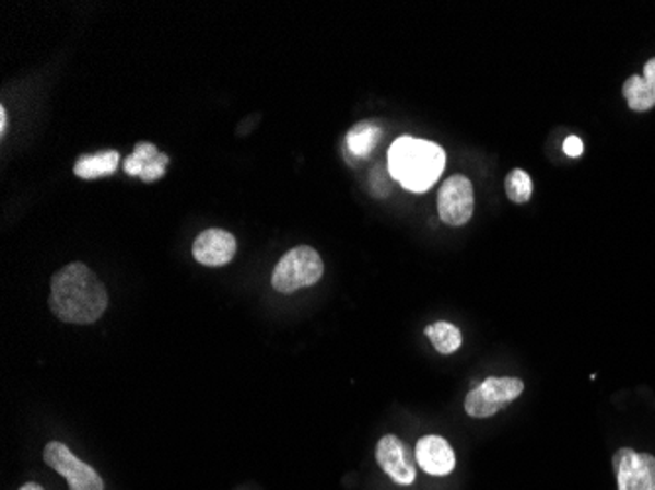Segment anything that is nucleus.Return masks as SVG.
Returning <instances> with one entry per match:
<instances>
[{
  "instance_id": "1",
  "label": "nucleus",
  "mask_w": 655,
  "mask_h": 490,
  "mask_svg": "<svg viewBox=\"0 0 655 490\" xmlns=\"http://www.w3.org/2000/svg\"><path fill=\"white\" fill-rule=\"evenodd\" d=\"M108 293L85 264H69L51 279L49 308L59 320L93 324L105 314Z\"/></svg>"
},
{
  "instance_id": "20",
  "label": "nucleus",
  "mask_w": 655,
  "mask_h": 490,
  "mask_svg": "<svg viewBox=\"0 0 655 490\" xmlns=\"http://www.w3.org/2000/svg\"><path fill=\"white\" fill-rule=\"evenodd\" d=\"M20 490H44L42 489V487H39L38 482H26V485H24V487H22V489Z\"/></svg>"
},
{
  "instance_id": "16",
  "label": "nucleus",
  "mask_w": 655,
  "mask_h": 490,
  "mask_svg": "<svg viewBox=\"0 0 655 490\" xmlns=\"http://www.w3.org/2000/svg\"><path fill=\"white\" fill-rule=\"evenodd\" d=\"M506 197L511 198L516 205H524L533 198V177L523 170H513L504 180Z\"/></svg>"
},
{
  "instance_id": "11",
  "label": "nucleus",
  "mask_w": 655,
  "mask_h": 490,
  "mask_svg": "<svg viewBox=\"0 0 655 490\" xmlns=\"http://www.w3.org/2000/svg\"><path fill=\"white\" fill-rule=\"evenodd\" d=\"M169 165V155L160 153L153 143H136L133 153L124 160V171L132 177H140L143 183L162 179Z\"/></svg>"
},
{
  "instance_id": "2",
  "label": "nucleus",
  "mask_w": 655,
  "mask_h": 490,
  "mask_svg": "<svg viewBox=\"0 0 655 490\" xmlns=\"http://www.w3.org/2000/svg\"><path fill=\"white\" fill-rule=\"evenodd\" d=\"M387 165L393 179L410 192L432 189L446 167V151L437 143L402 136L387 153Z\"/></svg>"
},
{
  "instance_id": "8",
  "label": "nucleus",
  "mask_w": 655,
  "mask_h": 490,
  "mask_svg": "<svg viewBox=\"0 0 655 490\" xmlns=\"http://www.w3.org/2000/svg\"><path fill=\"white\" fill-rule=\"evenodd\" d=\"M383 472L397 485H412L417 479V455H412L409 445L397 435H385L377 443L375 452Z\"/></svg>"
},
{
  "instance_id": "13",
  "label": "nucleus",
  "mask_w": 655,
  "mask_h": 490,
  "mask_svg": "<svg viewBox=\"0 0 655 490\" xmlns=\"http://www.w3.org/2000/svg\"><path fill=\"white\" fill-rule=\"evenodd\" d=\"M381 128L375 122L355 124L352 130L346 136V145L348 151L352 153L353 158H360V160H367L373 150L377 148V143L381 140Z\"/></svg>"
},
{
  "instance_id": "3",
  "label": "nucleus",
  "mask_w": 655,
  "mask_h": 490,
  "mask_svg": "<svg viewBox=\"0 0 655 490\" xmlns=\"http://www.w3.org/2000/svg\"><path fill=\"white\" fill-rule=\"evenodd\" d=\"M324 261L311 245H299L281 257L271 277L277 293L293 294L323 279Z\"/></svg>"
},
{
  "instance_id": "6",
  "label": "nucleus",
  "mask_w": 655,
  "mask_h": 490,
  "mask_svg": "<svg viewBox=\"0 0 655 490\" xmlns=\"http://www.w3.org/2000/svg\"><path fill=\"white\" fill-rule=\"evenodd\" d=\"M476 197L473 185L464 175H454L444 180L437 192V214L447 226H466L473 217Z\"/></svg>"
},
{
  "instance_id": "18",
  "label": "nucleus",
  "mask_w": 655,
  "mask_h": 490,
  "mask_svg": "<svg viewBox=\"0 0 655 490\" xmlns=\"http://www.w3.org/2000/svg\"><path fill=\"white\" fill-rule=\"evenodd\" d=\"M642 77H644L646 81H650L652 85H655V57L647 61L646 67H644V75Z\"/></svg>"
},
{
  "instance_id": "7",
  "label": "nucleus",
  "mask_w": 655,
  "mask_h": 490,
  "mask_svg": "<svg viewBox=\"0 0 655 490\" xmlns=\"http://www.w3.org/2000/svg\"><path fill=\"white\" fill-rule=\"evenodd\" d=\"M618 490H655V457L622 447L612 457Z\"/></svg>"
},
{
  "instance_id": "19",
  "label": "nucleus",
  "mask_w": 655,
  "mask_h": 490,
  "mask_svg": "<svg viewBox=\"0 0 655 490\" xmlns=\"http://www.w3.org/2000/svg\"><path fill=\"white\" fill-rule=\"evenodd\" d=\"M7 124H9V116H7V108L2 106L0 108V136L7 133Z\"/></svg>"
},
{
  "instance_id": "5",
  "label": "nucleus",
  "mask_w": 655,
  "mask_h": 490,
  "mask_svg": "<svg viewBox=\"0 0 655 490\" xmlns=\"http://www.w3.org/2000/svg\"><path fill=\"white\" fill-rule=\"evenodd\" d=\"M44 462L61 477H66L69 490L105 489V482L98 477V472L91 465L75 457L66 443L49 442L44 450Z\"/></svg>"
},
{
  "instance_id": "15",
  "label": "nucleus",
  "mask_w": 655,
  "mask_h": 490,
  "mask_svg": "<svg viewBox=\"0 0 655 490\" xmlns=\"http://www.w3.org/2000/svg\"><path fill=\"white\" fill-rule=\"evenodd\" d=\"M428 340L436 348L437 353L442 355H452L457 349L461 348V331L452 322H434L426 326Z\"/></svg>"
},
{
  "instance_id": "12",
  "label": "nucleus",
  "mask_w": 655,
  "mask_h": 490,
  "mask_svg": "<svg viewBox=\"0 0 655 490\" xmlns=\"http://www.w3.org/2000/svg\"><path fill=\"white\" fill-rule=\"evenodd\" d=\"M120 165V153L116 150L98 151L93 155H81L75 161V173L79 179L93 180L98 177H106V175H113Z\"/></svg>"
},
{
  "instance_id": "17",
  "label": "nucleus",
  "mask_w": 655,
  "mask_h": 490,
  "mask_svg": "<svg viewBox=\"0 0 655 490\" xmlns=\"http://www.w3.org/2000/svg\"><path fill=\"white\" fill-rule=\"evenodd\" d=\"M563 151H565V155H570V158H580L581 153H583V142H581V138H577V136H570V138L563 142Z\"/></svg>"
},
{
  "instance_id": "4",
  "label": "nucleus",
  "mask_w": 655,
  "mask_h": 490,
  "mask_svg": "<svg viewBox=\"0 0 655 490\" xmlns=\"http://www.w3.org/2000/svg\"><path fill=\"white\" fill-rule=\"evenodd\" d=\"M524 383L514 377H489L466 396V412L471 418H491L523 395Z\"/></svg>"
},
{
  "instance_id": "9",
  "label": "nucleus",
  "mask_w": 655,
  "mask_h": 490,
  "mask_svg": "<svg viewBox=\"0 0 655 490\" xmlns=\"http://www.w3.org/2000/svg\"><path fill=\"white\" fill-rule=\"evenodd\" d=\"M236 237L222 228H209L197 236L192 244V255L200 265L222 267L236 255Z\"/></svg>"
},
{
  "instance_id": "14",
  "label": "nucleus",
  "mask_w": 655,
  "mask_h": 490,
  "mask_svg": "<svg viewBox=\"0 0 655 490\" xmlns=\"http://www.w3.org/2000/svg\"><path fill=\"white\" fill-rule=\"evenodd\" d=\"M622 95L628 101V106L636 113H646L655 106V85L642 75H632L622 86Z\"/></svg>"
},
{
  "instance_id": "10",
  "label": "nucleus",
  "mask_w": 655,
  "mask_h": 490,
  "mask_svg": "<svg viewBox=\"0 0 655 490\" xmlns=\"http://www.w3.org/2000/svg\"><path fill=\"white\" fill-rule=\"evenodd\" d=\"M417 463L432 477H446L456 469L454 447L442 435H424L417 443Z\"/></svg>"
}]
</instances>
